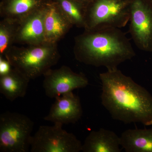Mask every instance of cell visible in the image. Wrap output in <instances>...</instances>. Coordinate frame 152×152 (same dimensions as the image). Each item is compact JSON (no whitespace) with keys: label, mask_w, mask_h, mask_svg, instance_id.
<instances>
[{"label":"cell","mask_w":152,"mask_h":152,"mask_svg":"<svg viewBox=\"0 0 152 152\" xmlns=\"http://www.w3.org/2000/svg\"><path fill=\"white\" fill-rule=\"evenodd\" d=\"M101 102L112 118L125 124L152 125V95L120 70L99 75Z\"/></svg>","instance_id":"cell-1"},{"label":"cell","mask_w":152,"mask_h":152,"mask_svg":"<svg viewBox=\"0 0 152 152\" xmlns=\"http://www.w3.org/2000/svg\"><path fill=\"white\" fill-rule=\"evenodd\" d=\"M74 53L80 62L107 70L118 69L136 54L129 39L120 28L106 27L84 32L75 39Z\"/></svg>","instance_id":"cell-2"},{"label":"cell","mask_w":152,"mask_h":152,"mask_svg":"<svg viewBox=\"0 0 152 152\" xmlns=\"http://www.w3.org/2000/svg\"><path fill=\"white\" fill-rule=\"evenodd\" d=\"M57 45L44 42L26 46L13 45L4 56L12 67L31 80L44 75L56 64L60 58Z\"/></svg>","instance_id":"cell-3"},{"label":"cell","mask_w":152,"mask_h":152,"mask_svg":"<svg viewBox=\"0 0 152 152\" xmlns=\"http://www.w3.org/2000/svg\"><path fill=\"white\" fill-rule=\"evenodd\" d=\"M34 123L23 114L7 111L0 115V151H30Z\"/></svg>","instance_id":"cell-4"},{"label":"cell","mask_w":152,"mask_h":152,"mask_svg":"<svg viewBox=\"0 0 152 152\" xmlns=\"http://www.w3.org/2000/svg\"><path fill=\"white\" fill-rule=\"evenodd\" d=\"M130 3L131 0H94L86 7L84 29L124 27L129 20Z\"/></svg>","instance_id":"cell-5"},{"label":"cell","mask_w":152,"mask_h":152,"mask_svg":"<svg viewBox=\"0 0 152 152\" xmlns=\"http://www.w3.org/2000/svg\"><path fill=\"white\" fill-rule=\"evenodd\" d=\"M63 125L41 126L33 136L31 152H79L81 142L72 133L63 129Z\"/></svg>","instance_id":"cell-6"},{"label":"cell","mask_w":152,"mask_h":152,"mask_svg":"<svg viewBox=\"0 0 152 152\" xmlns=\"http://www.w3.org/2000/svg\"><path fill=\"white\" fill-rule=\"evenodd\" d=\"M129 32L136 46L152 52V2L151 0H131Z\"/></svg>","instance_id":"cell-7"},{"label":"cell","mask_w":152,"mask_h":152,"mask_svg":"<svg viewBox=\"0 0 152 152\" xmlns=\"http://www.w3.org/2000/svg\"><path fill=\"white\" fill-rule=\"evenodd\" d=\"M43 76L45 94L50 98L56 99L74 90L86 88L89 84L86 75L75 72L66 66L56 69H50Z\"/></svg>","instance_id":"cell-8"},{"label":"cell","mask_w":152,"mask_h":152,"mask_svg":"<svg viewBox=\"0 0 152 152\" xmlns=\"http://www.w3.org/2000/svg\"><path fill=\"white\" fill-rule=\"evenodd\" d=\"M55 99L45 121L63 125L75 124L80 119L83 110L78 96L71 92Z\"/></svg>","instance_id":"cell-9"},{"label":"cell","mask_w":152,"mask_h":152,"mask_svg":"<svg viewBox=\"0 0 152 152\" xmlns=\"http://www.w3.org/2000/svg\"><path fill=\"white\" fill-rule=\"evenodd\" d=\"M45 6L18 23L15 43L27 45L45 42Z\"/></svg>","instance_id":"cell-10"},{"label":"cell","mask_w":152,"mask_h":152,"mask_svg":"<svg viewBox=\"0 0 152 152\" xmlns=\"http://www.w3.org/2000/svg\"><path fill=\"white\" fill-rule=\"evenodd\" d=\"M45 6V42L57 44L73 26L55 1L48 0Z\"/></svg>","instance_id":"cell-11"},{"label":"cell","mask_w":152,"mask_h":152,"mask_svg":"<svg viewBox=\"0 0 152 152\" xmlns=\"http://www.w3.org/2000/svg\"><path fill=\"white\" fill-rule=\"evenodd\" d=\"M120 138L113 131L101 128L92 131L82 145L83 152H120Z\"/></svg>","instance_id":"cell-12"},{"label":"cell","mask_w":152,"mask_h":152,"mask_svg":"<svg viewBox=\"0 0 152 152\" xmlns=\"http://www.w3.org/2000/svg\"><path fill=\"white\" fill-rule=\"evenodd\" d=\"M48 0H1L0 15L3 18L18 23L43 7Z\"/></svg>","instance_id":"cell-13"},{"label":"cell","mask_w":152,"mask_h":152,"mask_svg":"<svg viewBox=\"0 0 152 152\" xmlns=\"http://www.w3.org/2000/svg\"><path fill=\"white\" fill-rule=\"evenodd\" d=\"M30 80L15 68L0 76V93L10 101L23 98L26 94Z\"/></svg>","instance_id":"cell-14"},{"label":"cell","mask_w":152,"mask_h":152,"mask_svg":"<svg viewBox=\"0 0 152 152\" xmlns=\"http://www.w3.org/2000/svg\"><path fill=\"white\" fill-rule=\"evenodd\" d=\"M120 138L121 147L126 152H152V127L129 129Z\"/></svg>","instance_id":"cell-15"},{"label":"cell","mask_w":152,"mask_h":152,"mask_svg":"<svg viewBox=\"0 0 152 152\" xmlns=\"http://www.w3.org/2000/svg\"><path fill=\"white\" fill-rule=\"evenodd\" d=\"M73 26L86 27V7L76 0H54Z\"/></svg>","instance_id":"cell-16"},{"label":"cell","mask_w":152,"mask_h":152,"mask_svg":"<svg viewBox=\"0 0 152 152\" xmlns=\"http://www.w3.org/2000/svg\"><path fill=\"white\" fill-rule=\"evenodd\" d=\"M18 22L3 18L0 22V55L4 56L15 43Z\"/></svg>","instance_id":"cell-17"},{"label":"cell","mask_w":152,"mask_h":152,"mask_svg":"<svg viewBox=\"0 0 152 152\" xmlns=\"http://www.w3.org/2000/svg\"><path fill=\"white\" fill-rule=\"evenodd\" d=\"M12 68L8 60L0 55V76L8 74Z\"/></svg>","instance_id":"cell-18"},{"label":"cell","mask_w":152,"mask_h":152,"mask_svg":"<svg viewBox=\"0 0 152 152\" xmlns=\"http://www.w3.org/2000/svg\"><path fill=\"white\" fill-rule=\"evenodd\" d=\"M76 1H78L79 2L81 3L87 7L89 4L91 3L94 0H76Z\"/></svg>","instance_id":"cell-19"},{"label":"cell","mask_w":152,"mask_h":152,"mask_svg":"<svg viewBox=\"0 0 152 152\" xmlns=\"http://www.w3.org/2000/svg\"><path fill=\"white\" fill-rule=\"evenodd\" d=\"M151 1L152 2V0H151Z\"/></svg>","instance_id":"cell-20"}]
</instances>
